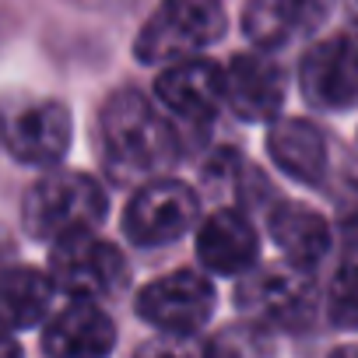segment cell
Segmentation results:
<instances>
[{
    "label": "cell",
    "mask_w": 358,
    "mask_h": 358,
    "mask_svg": "<svg viewBox=\"0 0 358 358\" xmlns=\"http://www.w3.org/2000/svg\"><path fill=\"white\" fill-rule=\"evenodd\" d=\"M197 257L211 274L239 278V274L253 271V264L260 257V239H257L253 222L236 208L215 211L197 229Z\"/></svg>",
    "instance_id": "cell-13"
},
{
    "label": "cell",
    "mask_w": 358,
    "mask_h": 358,
    "mask_svg": "<svg viewBox=\"0 0 358 358\" xmlns=\"http://www.w3.org/2000/svg\"><path fill=\"white\" fill-rule=\"evenodd\" d=\"M201 197L179 179H148L123 211V232L134 246H165L197 225Z\"/></svg>",
    "instance_id": "cell-5"
},
{
    "label": "cell",
    "mask_w": 358,
    "mask_h": 358,
    "mask_svg": "<svg viewBox=\"0 0 358 358\" xmlns=\"http://www.w3.org/2000/svg\"><path fill=\"white\" fill-rule=\"evenodd\" d=\"M74 137L71 109L57 99H29L0 109V141L25 165H53L67 155Z\"/></svg>",
    "instance_id": "cell-6"
},
{
    "label": "cell",
    "mask_w": 358,
    "mask_h": 358,
    "mask_svg": "<svg viewBox=\"0 0 358 358\" xmlns=\"http://www.w3.org/2000/svg\"><path fill=\"white\" fill-rule=\"evenodd\" d=\"M155 95L172 116L187 123H204L225 102V71L201 57L176 60L155 81Z\"/></svg>",
    "instance_id": "cell-10"
},
{
    "label": "cell",
    "mask_w": 358,
    "mask_h": 358,
    "mask_svg": "<svg viewBox=\"0 0 358 358\" xmlns=\"http://www.w3.org/2000/svg\"><path fill=\"white\" fill-rule=\"evenodd\" d=\"M267 155L271 162L292 176L295 183H306V187H320L327 179V141L320 134L316 123L309 120H299V116H288V120H278L271 123L267 130Z\"/></svg>",
    "instance_id": "cell-15"
},
{
    "label": "cell",
    "mask_w": 358,
    "mask_h": 358,
    "mask_svg": "<svg viewBox=\"0 0 358 358\" xmlns=\"http://www.w3.org/2000/svg\"><path fill=\"white\" fill-rule=\"evenodd\" d=\"M134 358H215L211 341H197V334H158L137 348Z\"/></svg>",
    "instance_id": "cell-19"
},
{
    "label": "cell",
    "mask_w": 358,
    "mask_h": 358,
    "mask_svg": "<svg viewBox=\"0 0 358 358\" xmlns=\"http://www.w3.org/2000/svg\"><path fill=\"white\" fill-rule=\"evenodd\" d=\"M330 358H358V344H344V348H337Z\"/></svg>",
    "instance_id": "cell-22"
},
{
    "label": "cell",
    "mask_w": 358,
    "mask_h": 358,
    "mask_svg": "<svg viewBox=\"0 0 358 358\" xmlns=\"http://www.w3.org/2000/svg\"><path fill=\"white\" fill-rule=\"evenodd\" d=\"M334 0H250L243 8V32L260 50H278L309 36L330 18Z\"/></svg>",
    "instance_id": "cell-14"
},
{
    "label": "cell",
    "mask_w": 358,
    "mask_h": 358,
    "mask_svg": "<svg viewBox=\"0 0 358 358\" xmlns=\"http://www.w3.org/2000/svg\"><path fill=\"white\" fill-rule=\"evenodd\" d=\"M337 229H341L344 243L358 250V179L341 194V204H337Z\"/></svg>",
    "instance_id": "cell-20"
},
{
    "label": "cell",
    "mask_w": 358,
    "mask_h": 358,
    "mask_svg": "<svg viewBox=\"0 0 358 358\" xmlns=\"http://www.w3.org/2000/svg\"><path fill=\"white\" fill-rule=\"evenodd\" d=\"M109 211L106 187L88 172L57 169L29 187L22 204V222L36 239H64L74 232H92Z\"/></svg>",
    "instance_id": "cell-2"
},
{
    "label": "cell",
    "mask_w": 358,
    "mask_h": 358,
    "mask_svg": "<svg viewBox=\"0 0 358 358\" xmlns=\"http://www.w3.org/2000/svg\"><path fill=\"white\" fill-rule=\"evenodd\" d=\"M53 306V278L36 267H8L0 271V327L29 330L46 320Z\"/></svg>",
    "instance_id": "cell-17"
},
{
    "label": "cell",
    "mask_w": 358,
    "mask_h": 358,
    "mask_svg": "<svg viewBox=\"0 0 358 358\" xmlns=\"http://www.w3.org/2000/svg\"><path fill=\"white\" fill-rule=\"evenodd\" d=\"M113 348L116 323L99 302L71 299V306L60 309L43 330L46 358H109Z\"/></svg>",
    "instance_id": "cell-11"
},
{
    "label": "cell",
    "mask_w": 358,
    "mask_h": 358,
    "mask_svg": "<svg viewBox=\"0 0 358 358\" xmlns=\"http://www.w3.org/2000/svg\"><path fill=\"white\" fill-rule=\"evenodd\" d=\"M134 309L162 334H197L215 313V285L201 271H172L144 285Z\"/></svg>",
    "instance_id": "cell-7"
},
{
    "label": "cell",
    "mask_w": 358,
    "mask_h": 358,
    "mask_svg": "<svg viewBox=\"0 0 358 358\" xmlns=\"http://www.w3.org/2000/svg\"><path fill=\"white\" fill-rule=\"evenodd\" d=\"M271 239L278 243V250H285L288 264L309 271L316 267L327 253H330V222L313 211L309 204H299V201H281L274 211H271Z\"/></svg>",
    "instance_id": "cell-16"
},
{
    "label": "cell",
    "mask_w": 358,
    "mask_h": 358,
    "mask_svg": "<svg viewBox=\"0 0 358 358\" xmlns=\"http://www.w3.org/2000/svg\"><path fill=\"white\" fill-rule=\"evenodd\" d=\"M225 102L246 123H267L285 106V74L267 53H239L225 67Z\"/></svg>",
    "instance_id": "cell-12"
},
{
    "label": "cell",
    "mask_w": 358,
    "mask_h": 358,
    "mask_svg": "<svg viewBox=\"0 0 358 358\" xmlns=\"http://www.w3.org/2000/svg\"><path fill=\"white\" fill-rule=\"evenodd\" d=\"M327 316L341 330H358V264L341 267L327 292Z\"/></svg>",
    "instance_id": "cell-18"
},
{
    "label": "cell",
    "mask_w": 358,
    "mask_h": 358,
    "mask_svg": "<svg viewBox=\"0 0 358 358\" xmlns=\"http://www.w3.org/2000/svg\"><path fill=\"white\" fill-rule=\"evenodd\" d=\"M236 306L250 313L253 320L299 327L313 316V285L302 274V267H264L257 274L246 271V278L236 288Z\"/></svg>",
    "instance_id": "cell-9"
},
{
    "label": "cell",
    "mask_w": 358,
    "mask_h": 358,
    "mask_svg": "<svg viewBox=\"0 0 358 358\" xmlns=\"http://www.w3.org/2000/svg\"><path fill=\"white\" fill-rule=\"evenodd\" d=\"M225 25L222 0H162L137 32L134 57L151 67L197 57L225 36Z\"/></svg>",
    "instance_id": "cell-3"
},
{
    "label": "cell",
    "mask_w": 358,
    "mask_h": 358,
    "mask_svg": "<svg viewBox=\"0 0 358 358\" xmlns=\"http://www.w3.org/2000/svg\"><path fill=\"white\" fill-rule=\"evenodd\" d=\"M0 358H22V344L4 327H0Z\"/></svg>",
    "instance_id": "cell-21"
},
{
    "label": "cell",
    "mask_w": 358,
    "mask_h": 358,
    "mask_svg": "<svg viewBox=\"0 0 358 358\" xmlns=\"http://www.w3.org/2000/svg\"><path fill=\"white\" fill-rule=\"evenodd\" d=\"M351 4H355V15H358V0H351Z\"/></svg>",
    "instance_id": "cell-23"
},
{
    "label": "cell",
    "mask_w": 358,
    "mask_h": 358,
    "mask_svg": "<svg viewBox=\"0 0 358 358\" xmlns=\"http://www.w3.org/2000/svg\"><path fill=\"white\" fill-rule=\"evenodd\" d=\"M302 95L313 109L344 113L358 106V39L330 36L302 57L299 67Z\"/></svg>",
    "instance_id": "cell-8"
},
{
    "label": "cell",
    "mask_w": 358,
    "mask_h": 358,
    "mask_svg": "<svg viewBox=\"0 0 358 358\" xmlns=\"http://www.w3.org/2000/svg\"><path fill=\"white\" fill-rule=\"evenodd\" d=\"M50 278H53V288H60L64 295L99 302L123 292L130 267H127V257L109 239H99L92 232H74L53 243Z\"/></svg>",
    "instance_id": "cell-4"
},
{
    "label": "cell",
    "mask_w": 358,
    "mask_h": 358,
    "mask_svg": "<svg viewBox=\"0 0 358 358\" xmlns=\"http://www.w3.org/2000/svg\"><path fill=\"white\" fill-rule=\"evenodd\" d=\"M99 144L109 176L120 183L151 179L179 155V137L169 127V116L134 88L106 99L99 113Z\"/></svg>",
    "instance_id": "cell-1"
}]
</instances>
